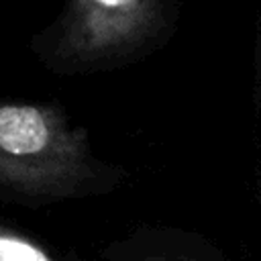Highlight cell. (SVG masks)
<instances>
[{
  "mask_svg": "<svg viewBox=\"0 0 261 261\" xmlns=\"http://www.w3.org/2000/svg\"><path fill=\"white\" fill-rule=\"evenodd\" d=\"M0 261H49V257L33 243L0 230Z\"/></svg>",
  "mask_w": 261,
  "mask_h": 261,
  "instance_id": "obj_2",
  "label": "cell"
},
{
  "mask_svg": "<svg viewBox=\"0 0 261 261\" xmlns=\"http://www.w3.org/2000/svg\"><path fill=\"white\" fill-rule=\"evenodd\" d=\"M94 2L100 6H106V8H116V6H124L128 2H133V0H94Z\"/></svg>",
  "mask_w": 261,
  "mask_h": 261,
  "instance_id": "obj_3",
  "label": "cell"
},
{
  "mask_svg": "<svg viewBox=\"0 0 261 261\" xmlns=\"http://www.w3.org/2000/svg\"><path fill=\"white\" fill-rule=\"evenodd\" d=\"M67 145L55 118L33 104H0V181L33 184L53 171Z\"/></svg>",
  "mask_w": 261,
  "mask_h": 261,
  "instance_id": "obj_1",
  "label": "cell"
}]
</instances>
